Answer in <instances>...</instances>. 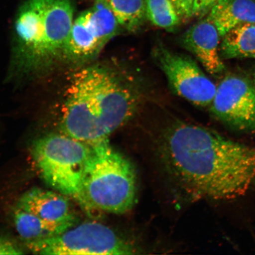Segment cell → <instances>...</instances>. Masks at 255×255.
Masks as SVG:
<instances>
[{"mask_svg":"<svg viewBox=\"0 0 255 255\" xmlns=\"http://www.w3.org/2000/svg\"></svg>","mask_w":255,"mask_h":255,"instance_id":"obj_21","label":"cell"},{"mask_svg":"<svg viewBox=\"0 0 255 255\" xmlns=\"http://www.w3.org/2000/svg\"><path fill=\"white\" fill-rule=\"evenodd\" d=\"M222 38L220 45L222 58L255 59V23L239 25Z\"/></svg>","mask_w":255,"mask_h":255,"instance_id":"obj_13","label":"cell"},{"mask_svg":"<svg viewBox=\"0 0 255 255\" xmlns=\"http://www.w3.org/2000/svg\"><path fill=\"white\" fill-rule=\"evenodd\" d=\"M172 1L173 2L175 7V8H176L177 10L178 11V8H179L180 0H172Z\"/></svg>","mask_w":255,"mask_h":255,"instance_id":"obj_20","label":"cell"},{"mask_svg":"<svg viewBox=\"0 0 255 255\" xmlns=\"http://www.w3.org/2000/svg\"><path fill=\"white\" fill-rule=\"evenodd\" d=\"M146 18L169 31L176 29L181 19L172 0H145Z\"/></svg>","mask_w":255,"mask_h":255,"instance_id":"obj_16","label":"cell"},{"mask_svg":"<svg viewBox=\"0 0 255 255\" xmlns=\"http://www.w3.org/2000/svg\"><path fill=\"white\" fill-rule=\"evenodd\" d=\"M210 111L233 129L255 132V89L246 78L229 75L217 87Z\"/></svg>","mask_w":255,"mask_h":255,"instance_id":"obj_9","label":"cell"},{"mask_svg":"<svg viewBox=\"0 0 255 255\" xmlns=\"http://www.w3.org/2000/svg\"><path fill=\"white\" fill-rule=\"evenodd\" d=\"M222 0H194L193 16H203L207 13L213 7Z\"/></svg>","mask_w":255,"mask_h":255,"instance_id":"obj_17","label":"cell"},{"mask_svg":"<svg viewBox=\"0 0 255 255\" xmlns=\"http://www.w3.org/2000/svg\"><path fill=\"white\" fill-rule=\"evenodd\" d=\"M72 0H28L15 23V54L23 71L46 69L64 50L73 23Z\"/></svg>","mask_w":255,"mask_h":255,"instance_id":"obj_3","label":"cell"},{"mask_svg":"<svg viewBox=\"0 0 255 255\" xmlns=\"http://www.w3.org/2000/svg\"><path fill=\"white\" fill-rule=\"evenodd\" d=\"M154 56L175 94L196 106L211 105L217 87L190 57L159 44Z\"/></svg>","mask_w":255,"mask_h":255,"instance_id":"obj_8","label":"cell"},{"mask_svg":"<svg viewBox=\"0 0 255 255\" xmlns=\"http://www.w3.org/2000/svg\"><path fill=\"white\" fill-rule=\"evenodd\" d=\"M206 17L222 37L239 25L255 23V1L222 0L210 9Z\"/></svg>","mask_w":255,"mask_h":255,"instance_id":"obj_12","label":"cell"},{"mask_svg":"<svg viewBox=\"0 0 255 255\" xmlns=\"http://www.w3.org/2000/svg\"><path fill=\"white\" fill-rule=\"evenodd\" d=\"M110 4L120 27L127 31H136L144 23L145 0H110Z\"/></svg>","mask_w":255,"mask_h":255,"instance_id":"obj_15","label":"cell"},{"mask_svg":"<svg viewBox=\"0 0 255 255\" xmlns=\"http://www.w3.org/2000/svg\"><path fill=\"white\" fill-rule=\"evenodd\" d=\"M220 37L214 24L206 17L186 31L181 43L197 57L207 72L216 75L225 69L220 53Z\"/></svg>","mask_w":255,"mask_h":255,"instance_id":"obj_11","label":"cell"},{"mask_svg":"<svg viewBox=\"0 0 255 255\" xmlns=\"http://www.w3.org/2000/svg\"><path fill=\"white\" fill-rule=\"evenodd\" d=\"M162 146L172 174L193 196L230 200L255 187V146L184 123L167 130Z\"/></svg>","mask_w":255,"mask_h":255,"instance_id":"obj_1","label":"cell"},{"mask_svg":"<svg viewBox=\"0 0 255 255\" xmlns=\"http://www.w3.org/2000/svg\"><path fill=\"white\" fill-rule=\"evenodd\" d=\"M14 219L16 231L27 244L56 237L69 229L44 221L18 207Z\"/></svg>","mask_w":255,"mask_h":255,"instance_id":"obj_14","label":"cell"},{"mask_svg":"<svg viewBox=\"0 0 255 255\" xmlns=\"http://www.w3.org/2000/svg\"><path fill=\"white\" fill-rule=\"evenodd\" d=\"M194 0H180L178 12L181 20H189L193 17Z\"/></svg>","mask_w":255,"mask_h":255,"instance_id":"obj_19","label":"cell"},{"mask_svg":"<svg viewBox=\"0 0 255 255\" xmlns=\"http://www.w3.org/2000/svg\"><path fill=\"white\" fill-rule=\"evenodd\" d=\"M120 28L110 0H96L93 7L73 21L63 57L80 62L94 59Z\"/></svg>","mask_w":255,"mask_h":255,"instance_id":"obj_7","label":"cell"},{"mask_svg":"<svg viewBox=\"0 0 255 255\" xmlns=\"http://www.w3.org/2000/svg\"><path fill=\"white\" fill-rule=\"evenodd\" d=\"M23 252L17 245L4 238L0 237V255H22Z\"/></svg>","mask_w":255,"mask_h":255,"instance_id":"obj_18","label":"cell"},{"mask_svg":"<svg viewBox=\"0 0 255 255\" xmlns=\"http://www.w3.org/2000/svg\"><path fill=\"white\" fill-rule=\"evenodd\" d=\"M33 253L41 255H132L136 248L108 226L85 222L61 234L27 243Z\"/></svg>","mask_w":255,"mask_h":255,"instance_id":"obj_6","label":"cell"},{"mask_svg":"<svg viewBox=\"0 0 255 255\" xmlns=\"http://www.w3.org/2000/svg\"><path fill=\"white\" fill-rule=\"evenodd\" d=\"M31 152L44 181L84 209L83 186L91 145L63 133H50L36 140Z\"/></svg>","mask_w":255,"mask_h":255,"instance_id":"obj_5","label":"cell"},{"mask_svg":"<svg viewBox=\"0 0 255 255\" xmlns=\"http://www.w3.org/2000/svg\"><path fill=\"white\" fill-rule=\"evenodd\" d=\"M84 210L121 215L130 211L137 196L131 162L110 145L109 139L91 145L84 178Z\"/></svg>","mask_w":255,"mask_h":255,"instance_id":"obj_4","label":"cell"},{"mask_svg":"<svg viewBox=\"0 0 255 255\" xmlns=\"http://www.w3.org/2000/svg\"><path fill=\"white\" fill-rule=\"evenodd\" d=\"M141 80L119 62L97 64L73 75L64 103L63 133L94 144L132 119L143 100Z\"/></svg>","mask_w":255,"mask_h":255,"instance_id":"obj_2","label":"cell"},{"mask_svg":"<svg viewBox=\"0 0 255 255\" xmlns=\"http://www.w3.org/2000/svg\"><path fill=\"white\" fill-rule=\"evenodd\" d=\"M17 207L44 221L66 229L73 227L75 222L68 200L60 193L33 188L22 195Z\"/></svg>","mask_w":255,"mask_h":255,"instance_id":"obj_10","label":"cell"}]
</instances>
